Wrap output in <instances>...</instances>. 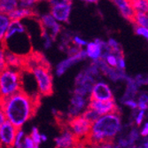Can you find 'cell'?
<instances>
[{"mask_svg": "<svg viewBox=\"0 0 148 148\" xmlns=\"http://www.w3.org/2000/svg\"><path fill=\"white\" fill-rule=\"evenodd\" d=\"M50 12L60 23H66L69 22L72 12V3L51 6Z\"/></svg>", "mask_w": 148, "mask_h": 148, "instance_id": "2e32d148", "label": "cell"}, {"mask_svg": "<svg viewBox=\"0 0 148 148\" xmlns=\"http://www.w3.org/2000/svg\"><path fill=\"white\" fill-rule=\"evenodd\" d=\"M6 121L7 120H6V117H5V114H4V112L1 111V113H0V125L3 124L4 123H5Z\"/></svg>", "mask_w": 148, "mask_h": 148, "instance_id": "ee69618b", "label": "cell"}, {"mask_svg": "<svg viewBox=\"0 0 148 148\" xmlns=\"http://www.w3.org/2000/svg\"><path fill=\"white\" fill-rule=\"evenodd\" d=\"M36 145L30 136H26L23 140V148H35Z\"/></svg>", "mask_w": 148, "mask_h": 148, "instance_id": "74e56055", "label": "cell"}, {"mask_svg": "<svg viewBox=\"0 0 148 148\" xmlns=\"http://www.w3.org/2000/svg\"><path fill=\"white\" fill-rule=\"evenodd\" d=\"M111 1L116 6L121 15L124 19L132 21L136 12L132 7L130 0H111Z\"/></svg>", "mask_w": 148, "mask_h": 148, "instance_id": "e0dca14e", "label": "cell"}, {"mask_svg": "<svg viewBox=\"0 0 148 148\" xmlns=\"http://www.w3.org/2000/svg\"><path fill=\"white\" fill-rule=\"evenodd\" d=\"M117 69L120 70H125L126 69V61L123 56L118 57V64H117Z\"/></svg>", "mask_w": 148, "mask_h": 148, "instance_id": "b9f144b4", "label": "cell"}, {"mask_svg": "<svg viewBox=\"0 0 148 148\" xmlns=\"http://www.w3.org/2000/svg\"><path fill=\"white\" fill-rule=\"evenodd\" d=\"M23 81L21 71L6 69L0 74V93L1 99H6L14 95L22 89Z\"/></svg>", "mask_w": 148, "mask_h": 148, "instance_id": "277c9868", "label": "cell"}, {"mask_svg": "<svg viewBox=\"0 0 148 148\" xmlns=\"http://www.w3.org/2000/svg\"><path fill=\"white\" fill-rule=\"evenodd\" d=\"M54 142L56 148H75L80 143L79 139L69 127L62 129L61 134L54 138Z\"/></svg>", "mask_w": 148, "mask_h": 148, "instance_id": "4fadbf2b", "label": "cell"}, {"mask_svg": "<svg viewBox=\"0 0 148 148\" xmlns=\"http://www.w3.org/2000/svg\"><path fill=\"white\" fill-rule=\"evenodd\" d=\"M18 129L6 121L0 125V141L2 148H13Z\"/></svg>", "mask_w": 148, "mask_h": 148, "instance_id": "9c48e42d", "label": "cell"}, {"mask_svg": "<svg viewBox=\"0 0 148 148\" xmlns=\"http://www.w3.org/2000/svg\"><path fill=\"white\" fill-rule=\"evenodd\" d=\"M102 60L108 65L111 68L117 69V64H118V57L114 54L113 52L108 51H105Z\"/></svg>", "mask_w": 148, "mask_h": 148, "instance_id": "d4e9b609", "label": "cell"}, {"mask_svg": "<svg viewBox=\"0 0 148 148\" xmlns=\"http://www.w3.org/2000/svg\"><path fill=\"white\" fill-rule=\"evenodd\" d=\"M36 82L37 91L42 96H50L53 92L52 75L50 66L40 64L31 70Z\"/></svg>", "mask_w": 148, "mask_h": 148, "instance_id": "5b68a950", "label": "cell"}, {"mask_svg": "<svg viewBox=\"0 0 148 148\" xmlns=\"http://www.w3.org/2000/svg\"><path fill=\"white\" fill-rule=\"evenodd\" d=\"M39 21L40 25H41L42 31L48 33L54 40L62 31L61 23L56 21V19L51 15V12L43 13L40 16Z\"/></svg>", "mask_w": 148, "mask_h": 148, "instance_id": "ba28073f", "label": "cell"}, {"mask_svg": "<svg viewBox=\"0 0 148 148\" xmlns=\"http://www.w3.org/2000/svg\"><path fill=\"white\" fill-rule=\"evenodd\" d=\"M89 99L99 101H110L114 100V94L108 84L105 82H102V81H99L93 86Z\"/></svg>", "mask_w": 148, "mask_h": 148, "instance_id": "8fae6325", "label": "cell"}, {"mask_svg": "<svg viewBox=\"0 0 148 148\" xmlns=\"http://www.w3.org/2000/svg\"><path fill=\"white\" fill-rule=\"evenodd\" d=\"M39 0H20V7L32 9Z\"/></svg>", "mask_w": 148, "mask_h": 148, "instance_id": "d6a6232c", "label": "cell"}, {"mask_svg": "<svg viewBox=\"0 0 148 148\" xmlns=\"http://www.w3.org/2000/svg\"><path fill=\"white\" fill-rule=\"evenodd\" d=\"M95 78L88 74L85 69L81 71L75 76V88L74 90V94L82 97L90 95L93 86L95 85Z\"/></svg>", "mask_w": 148, "mask_h": 148, "instance_id": "52a82bcc", "label": "cell"}, {"mask_svg": "<svg viewBox=\"0 0 148 148\" xmlns=\"http://www.w3.org/2000/svg\"><path fill=\"white\" fill-rule=\"evenodd\" d=\"M122 129V119L120 114L113 113L102 115L92 123L88 138L81 143H86L92 147L94 145L101 142L114 141Z\"/></svg>", "mask_w": 148, "mask_h": 148, "instance_id": "7a4b0ae2", "label": "cell"}, {"mask_svg": "<svg viewBox=\"0 0 148 148\" xmlns=\"http://www.w3.org/2000/svg\"><path fill=\"white\" fill-rule=\"evenodd\" d=\"M147 1H148V0H147Z\"/></svg>", "mask_w": 148, "mask_h": 148, "instance_id": "c3c4849f", "label": "cell"}, {"mask_svg": "<svg viewBox=\"0 0 148 148\" xmlns=\"http://www.w3.org/2000/svg\"><path fill=\"white\" fill-rule=\"evenodd\" d=\"M48 4L51 6H56L60 5H66L72 3V0H47Z\"/></svg>", "mask_w": 148, "mask_h": 148, "instance_id": "ab89813d", "label": "cell"}, {"mask_svg": "<svg viewBox=\"0 0 148 148\" xmlns=\"http://www.w3.org/2000/svg\"><path fill=\"white\" fill-rule=\"evenodd\" d=\"M114 145H115L113 143V141H106L94 145L92 148H114Z\"/></svg>", "mask_w": 148, "mask_h": 148, "instance_id": "f35d334b", "label": "cell"}, {"mask_svg": "<svg viewBox=\"0 0 148 148\" xmlns=\"http://www.w3.org/2000/svg\"><path fill=\"white\" fill-rule=\"evenodd\" d=\"M20 7V0H0V12L10 14L12 12Z\"/></svg>", "mask_w": 148, "mask_h": 148, "instance_id": "44dd1931", "label": "cell"}, {"mask_svg": "<svg viewBox=\"0 0 148 148\" xmlns=\"http://www.w3.org/2000/svg\"><path fill=\"white\" fill-rule=\"evenodd\" d=\"M30 137L32 138L33 141L35 142L36 145L38 146L42 142V134H40L38 131V129L36 127H33L31 133H30Z\"/></svg>", "mask_w": 148, "mask_h": 148, "instance_id": "f546056e", "label": "cell"}, {"mask_svg": "<svg viewBox=\"0 0 148 148\" xmlns=\"http://www.w3.org/2000/svg\"><path fill=\"white\" fill-rule=\"evenodd\" d=\"M25 138V135H24V131L22 130H18L17 134H16V138H15V142H14V146L13 148H16L20 145H21L23 144V140Z\"/></svg>", "mask_w": 148, "mask_h": 148, "instance_id": "836d02e7", "label": "cell"}, {"mask_svg": "<svg viewBox=\"0 0 148 148\" xmlns=\"http://www.w3.org/2000/svg\"><path fill=\"white\" fill-rule=\"evenodd\" d=\"M2 46L21 57H27L31 52L32 45L26 26L21 21H12L9 29L1 41Z\"/></svg>", "mask_w": 148, "mask_h": 148, "instance_id": "3957f363", "label": "cell"}, {"mask_svg": "<svg viewBox=\"0 0 148 148\" xmlns=\"http://www.w3.org/2000/svg\"><path fill=\"white\" fill-rule=\"evenodd\" d=\"M88 108H90L97 112L100 116L113 114V113H119V107L115 104L114 100L110 101H99L95 99H89V104Z\"/></svg>", "mask_w": 148, "mask_h": 148, "instance_id": "30bf717a", "label": "cell"}, {"mask_svg": "<svg viewBox=\"0 0 148 148\" xmlns=\"http://www.w3.org/2000/svg\"><path fill=\"white\" fill-rule=\"evenodd\" d=\"M88 104L89 102L87 101L85 97L74 94L70 100V105L69 107V120L79 115H82L84 113V111L88 108Z\"/></svg>", "mask_w": 148, "mask_h": 148, "instance_id": "9a60e30c", "label": "cell"}, {"mask_svg": "<svg viewBox=\"0 0 148 148\" xmlns=\"http://www.w3.org/2000/svg\"><path fill=\"white\" fill-rule=\"evenodd\" d=\"M47 139H48L47 136L45 135V134H42V142H45V141H47Z\"/></svg>", "mask_w": 148, "mask_h": 148, "instance_id": "7dc6e473", "label": "cell"}, {"mask_svg": "<svg viewBox=\"0 0 148 148\" xmlns=\"http://www.w3.org/2000/svg\"><path fill=\"white\" fill-rule=\"evenodd\" d=\"M12 21H22L24 19L30 18L34 15V12L32 9H27L22 7H18L10 14H8Z\"/></svg>", "mask_w": 148, "mask_h": 148, "instance_id": "ffe728a7", "label": "cell"}, {"mask_svg": "<svg viewBox=\"0 0 148 148\" xmlns=\"http://www.w3.org/2000/svg\"><path fill=\"white\" fill-rule=\"evenodd\" d=\"M68 125L81 143L88 138L92 123H90L83 115H79L70 119Z\"/></svg>", "mask_w": 148, "mask_h": 148, "instance_id": "8992f818", "label": "cell"}, {"mask_svg": "<svg viewBox=\"0 0 148 148\" xmlns=\"http://www.w3.org/2000/svg\"><path fill=\"white\" fill-rule=\"evenodd\" d=\"M39 98L21 90L14 95L1 99V111L6 120L20 130L35 114L39 106Z\"/></svg>", "mask_w": 148, "mask_h": 148, "instance_id": "6da1fadb", "label": "cell"}, {"mask_svg": "<svg viewBox=\"0 0 148 148\" xmlns=\"http://www.w3.org/2000/svg\"><path fill=\"white\" fill-rule=\"evenodd\" d=\"M81 1L88 3V4H96L99 2V0H81Z\"/></svg>", "mask_w": 148, "mask_h": 148, "instance_id": "bcb514c9", "label": "cell"}, {"mask_svg": "<svg viewBox=\"0 0 148 148\" xmlns=\"http://www.w3.org/2000/svg\"><path fill=\"white\" fill-rule=\"evenodd\" d=\"M135 114H134V122H135L137 126H140L143 123V120L145 116V111L143 110H134Z\"/></svg>", "mask_w": 148, "mask_h": 148, "instance_id": "4dcf8cb0", "label": "cell"}, {"mask_svg": "<svg viewBox=\"0 0 148 148\" xmlns=\"http://www.w3.org/2000/svg\"><path fill=\"white\" fill-rule=\"evenodd\" d=\"M132 22L137 27L148 29V12H136Z\"/></svg>", "mask_w": 148, "mask_h": 148, "instance_id": "603a6c76", "label": "cell"}, {"mask_svg": "<svg viewBox=\"0 0 148 148\" xmlns=\"http://www.w3.org/2000/svg\"><path fill=\"white\" fill-rule=\"evenodd\" d=\"M86 58H88V57H87L85 50H84V49L81 50L75 55L69 56L68 58H66L63 60H61L56 66V71H55L56 75L58 76H61L62 75H64L66 71H68V69L72 68L73 66H75L78 62L85 60Z\"/></svg>", "mask_w": 148, "mask_h": 148, "instance_id": "5bb4252c", "label": "cell"}, {"mask_svg": "<svg viewBox=\"0 0 148 148\" xmlns=\"http://www.w3.org/2000/svg\"><path fill=\"white\" fill-rule=\"evenodd\" d=\"M138 148H148V138L145 139L144 142H142V144L139 145Z\"/></svg>", "mask_w": 148, "mask_h": 148, "instance_id": "f6af8a7d", "label": "cell"}, {"mask_svg": "<svg viewBox=\"0 0 148 148\" xmlns=\"http://www.w3.org/2000/svg\"><path fill=\"white\" fill-rule=\"evenodd\" d=\"M140 135L144 138H148V123H145L140 130Z\"/></svg>", "mask_w": 148, "mask_h": 148, "instance_id": "7bdbcfd3", "label": "cell"}, {"mask_svg": "<svg viewBox=\"0 0 148 148\" xmlns=\"http://www.w3.org/2000/svg\"><path fill=\"white\" fill-rule=\"evenodd\" d=\"M123 104L125 106H127L130 108H131L132 110H136L138 109V101H135L134 99H128L126 101L123 102Z\"/></svg>", "mask_w": 148, "mask_h": 148, "instance_id": "60d3db41", "label": "cell"}, {"mask_svg": "<svg viewBox=\"0 0 148 148\" xmlns=\"http://www.w3.org/2000/svg\"><path fill=\"white\" fill-rule=\"evenodd\" d=\"M134 79L138 86L148 85V75H138Z\"/></svg>", "mask_w": 148, "mask_h": 148, "instance_id": "e575fe53", "label": "cell"}, {"mask_svg": "<svg viewBox=\"0 0 148 148\" xmlns=\"http://www.w3.org/2000/svg\"><path fill=\"white\" fill-rule=\"evenodd\" d=\"M106 43H107V48L105 51H108L113 52L117 57L123 56L122 47H121L119 42H117V40H115L114 38H109L107 40Z\"/></svg>", "mask_w": 148, "mask_h": 148, "instance_id": "cb8c5ba5", "label": "cell"}, {"mask_svg": "<svg viewBox=\"0 0 148 148\" xmlns=\"http://www.w3.org/2000/svg\"><path fill=\"white\" fill-rule=\"evenodd\" d=\"M138 106L139 110H143V111L148 110V92L144 90L138 93Z\"/></svg>", "mask_w": 148, "mask_h": 148, "instance_id": "4316f807", "label": "cell"}, {"mask_svg": "<svg viewBox=\"0 0 148 148\" xmlns=\"http://www.w3.org/2000/svg\"><path fill=\"white\" fill-rule=\"evenodd\" d=\"M41 36H42V39H43V41H44V47L45 49L48 50L50 49L52 45H53V42H54V39H53L48 33L45 32V31H42L41 29Z\"/></svg>", "mask_w": 148, "mask_h": 148, "instance_id": "f1b7e54d", "label": "cell"}, {"mask_svg": "<svg viewBox=\"0 0 148 148\" xmlns=\"http://www.w3.org/2000/svg\"><path fill=\"white\" fill-rule=\"evenodd\" d=\"M135 33L138 36L144 37L148 42V29H145V28H141V27L135 26Z\"/></svg>", "mask_w": 148, "mask_h": 148, "instance_id": "d590c367", "label": "cell"}, {"mask_svg": "<svg viewBox=\"0 0 148 148\" xmlns=\"http://www.w3.org/2000/svg\"><path fill=\"white\" fill-rule=\"evenodd\" d=\"M5 49V48H4ZM5 57L7 69H13L17 70H24L25 66V57H21L16 53H13L5 49Z\"/></svg>", "mask_w": 148, "mask_h": 148, "instance_id": "ac0fdd59", "label": "cell"}, {"mask_svg": "<svg viewBox=\"0 0 148 148\" xmlns=\"http://www.w3.org/2000/svg\"><path fill=\"white\" fill-rule=\"evenodd\" d=\"M135 12H148L147 0H130Z\"/></svg>", "mask_w": 148, "mask_h": 148, "instance_id": "484cf974", "label": "cell"}, {"mask_svg": "<svg viewBox=\"0 0 148 148\" xmlns=\"http://www.w3.org/2000/svg\"><path fill=\"white\" fill-rule=\"evenodd\" d=\"M72 39H73V40H72L73 45H75V46H77V47H79V48H81V49H82L83 47H84V46L86 47V45H87V44H88L84 38H82L81 36H77V35L74 36Z\"/></svg>", "mask_w": 148, "mask_h": 148, "instance_id": "1f68e13d", "label": "cell"}, {"mask_svg": "<svg viewBox=\"0 0 148 148\" xmlns=\"http://www.w3.org/2000/svg\"><path fill=\"white\" fill-rule=\"evenodd\" d=\"M126 82H127V86H126L125 93H124V95L122 98V102L123 103L124 101L128 100V99H134V98H135L138 94L139 86L136 83L135 79L131 78V77H128V79L126 80Z\"/></svg>", "mask_w": 148, "mask_h": 148, "instance_id": "d6986e66", "label": "cell"}, {"mask_svg": "<svg viewBox=\"0 0 148 148\" xmlns=\"http://www.w3.org/2000/svg\"><path fill=\"white\" fill-rule=\"evenodd\" d=\"M6 69H7V65L5 57V49L3 46H1V51H0V69H1V71H3Z\"/></svg>", "mask_w": 148, "mask_h": 148, "instance_id": "8d00e7d4", "label": "cell"}, {"mask_svg": "<svg viewBox=\"0 0 148 148\" xmlns=\"http://www.w3.org/2000/svg\"><path fill=\"white\" fill-rule=\"evenodd\" d=\"M106 48L107 43L100 38H97L92 42H89L84 50L88 58L92 60V61H97L102 59Z\"/></svg>", "mask_w": 148, "mask_h": 148, "instance_id": "7c38bea8", "label": "cell"}, {"mask_svg": "<svg viewBox=\"0 0 148 148\" xmlns=\"http://www.w3.org/2000/svg\"><path fill=\"white\" fill-rule=\"evenodd\" d=\"M82 115H83L86 120H88L90 123H95L96 121L100 117V115H99L97 112H95V111L92 110V109H90V108H87Z\"/></svg>", "mask_w": 148, "mask_h": 148, "instance_id": "83f0119b", "label": "cell"}, {"mask_svg": "<svg viewBox=\"0 0 148 148\" xmlns=\"http://www.w3.org/2000/svg\"><path fill=\"white\" fill-rule=\"evenodd\" d=\"M11 23L12 20L8 14H5V13L0 14V39H1V41L4 39Z\"/></svg>", "mask_w": 148, "mask_h": 148, "instance_id": "7402d4cb", "label": "cell"}]
</instances>
